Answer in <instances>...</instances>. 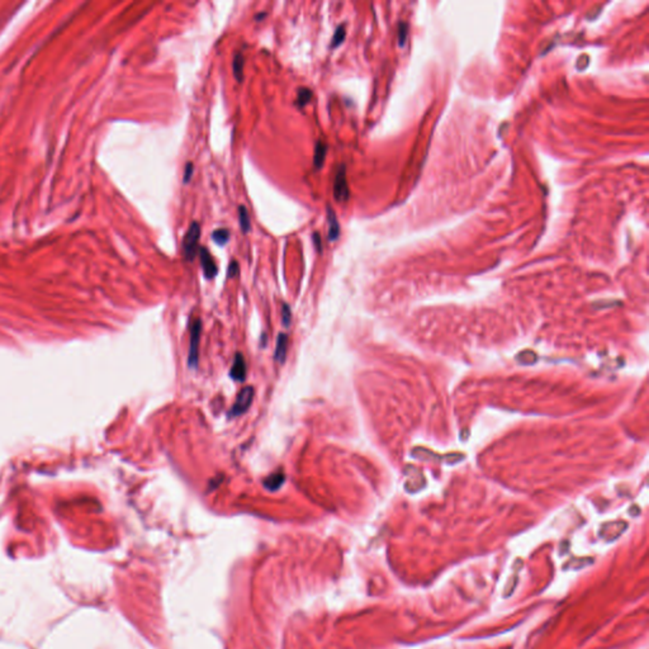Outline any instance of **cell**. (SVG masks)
Instances as JSON below:
<instances>
[{
    "mask_svg": "<svg viewBox=\"0 0 649 649\" xmlns=\"http://www.w3.org/2000/svg\"><path fill=\"white\" fill-rule=\"evenodd\" d=\"M312 98H314V91H312L310 88L302 86V88L298 89L297 91V99H296V103H297L298 107L303 108L307 104H310Z\"/></svg>",
    "mask_w": 649,
    "mask_h": 649,
    "instance_id": "12",
    "label": "cell"
},
{
    "mask_svg": "<svg viewBox=\"0 0 649 649\" xmlns=\"http://www.w3.org/2000/svg\"><path fill=\"white\" fill-rule=\"evenodd\" d=\"M239 222H240V227H241V231L244 234H248L250 232L251 230V220L250 216H249L248 209H246L245 206H240L239 207Z\"/></svg>",
    "mask_w": 649,
    "mask_h": 649,
    "instance_id": "13",
    "label": "cell"
},
{
    "mask_svg": "<svg viewBox=\"0 0 649 649\" xmlns=\"http://www.w3.org/2000/svg\"><path fill=\"white\" fill-rule=\"evenodd\" d=\"M202 335V321L194 319L189 326V352H188V365L192 369L198 366L199 361V344Z\"/></svg>",
    "mask_w": 649,
    "mask_h": 649,
    "instance_id": "1",
    "label": "cell"
},
{
    "mask_svg": "<svg viewBox=\"0 0 649 649\" xmlns=\"http://www.w3.org/2000/svg\"><path fill=\"white\" fill-rule=\"evenodd\" d=\"M284 481H286V474H284L282 470L281 472L278 470V472L270 474L268 478L264 479V487L267 488V490L274 492V491L279 490V488L283 486Z\"/></svg>",
    "mask_w": 649,
    "mask_h": 649,
    "instance_id": "9",
    "label": "cell"
},
{
    "mask_svg": "<svg viewBox=\"0 0 649 649\" xmlns=\"http://www.w3.org/2000/svg\"><path fill=\"white\" fill-rule=\"evenodd\" d=\"M240 272V265L236 260H232L231 264L229 265V269H227V277L229 278H235L236 275H239Z\"/></svg>",
    "mask_w": 649,
    "mask_h": 649,
    "instance_id": "20",
    "label": "cell"
},
{
    "mask_svg": "<svg viewBox=\"0 0 649 649\" xmlns=\"http://www.w3.org/2000/svg\"><path fill=\"white\" fill-rule=\"evenodd\" d=\"M265 15H267V13H260V14H256V15H255V19H259V20H260V19H263V18H264V17H265Z\"/></svg>",
    "mask_w": 649,
    "mask_h": 649,
    "instance_id": "22",
    "label": "cell"
},
{
    "mask_svg": "<svg viewBox=\"0 0 649 649\" xmlns=\"http://www.w3.org/2000/svg\"><path fill=\"white\" fill-rule=\"evenodd\" d=\"M537 358H538L537 354H535L534 351H530V350H528V351L520 352V354H519L516 356V359L519 360V363L525 364V365H530V364H534L535 361H537Z\"/></svg>",
    "mask_w": 649,
    "mask_h": 649,
    "instance_id": "16",
    "label": "cell"
},
{
    "mask_svg": "<svg viewBox=\"0 0 649 649\" xmlns=\"http://www.w3.org/2000/svg\"><path fill=\"white\" fill-rule=\"evenodd\" d=\"M327 155V145L322 141H317L314 154V165L316 169H321L324 166V159Z\"/></svg>",
    "mask_w": 649,
    "mask_h": 649,
    "instance_id": "10",
    "label": "cell"
},
{
    "mask_svg": "<svg viewBox=\"0 0 649 649\" xmlns=\"http://www.w3.org/2000/svg\"><path fill=\"white\" fill-rule=\"evenodd\" d=\"M407 38V24L406 23H399L398 25V41L401 46H403L404 41Z\"/></svg>",
    "mask_w": 649,
    "mask_h": 649,
    "instance_id": "18",
    "label": "cell"
},
{
    "mask_svg": "<svg viewBox=\"0 0 649 649\" xmlns=\"http://www.w3.org/2000/svg\"><path fill=\"white\" fill-rule=\"evenodd\" d=\"M333 197L338 203H345V202L349 201L350 190L349 185H347L345 165L340 166L337 173H336L335 182H333Z\"/></svg>",
    "mask_w": 649,
    "mask_h": 649,
    "instance_id": "3",
    "label": "cell"
},
{
    "mask_svg": "<svg viewBox=\"0 0 649 649\" xmlns=\"http://www.w3.org/2000/svg\"><path fill=\"white\" fill-rule=\"evenodd\" d=\"M199 239H201V225L198 222H192L189 226L184 239H183V250L187 260L193 262L199 251Z\"/></svg>",
    "mask_w": 649,
    "mask_h": 649,
    "instance_id": "2",
    "label": "cell"
},
{
    "mask_svg": "<svg viewBox=\"0 0 649 649\" xmlns=\"http://www.w3.org/2000/svg\"><path fill=\"white\" fill-rule=\"evenodd\" d=\"M254 399V388L253 387H245L242 389L241 392L237 396L236 402L232 406L231 411H230V417H237V416H241L246 412V411L250 408L251 403H253Z\"/></svg>",
    "mask_w": 649,
    "mask_h": 649,
    "instance_id": "4",
    "label": "cell"
},
{
    "mask_svg": "<svg viewBox=\"0 0 649 649\" xmlns=\"http://www.w3.org/2000/svg\"><path fill=\"white\" fill-rule=\"evenodd\" d=\"M193 171H194V165H193L192 162H187V165H185L184 169V178H183V183L184 184H188L190 182L193 176Z\"/></svg>",
    "mask_w": 649,
    "mask_h": 649,
    "instance_id": "19",
    "label": "cell"
},
{
    "mask_svg": "<svg viewBox=\"0 0 649 649\" xmlns=\"http://www.w3.org/2000/svg\"><path fill=\"white\" fill-rule=\"evenodd\" d=\"M198 255H199V260H201V265L202 268H203L204 277H206L207 279L215 278L218 273V268L217 265H216L215 259L212 258L211 253H209L206 248H199Z\"/></svg>",
    "mask_w": 649,
    "mask_h": 649,
    "instance_id": "5",
    "label": "cell"
},
{
    "mask_svg": "<svg viewBox=\"0 0 649 649\" xmlns=\"http://www.w3.org/2000/svg\"><path fill=\"white\" fill-rule=\"evenodd\" d=\"M327 220H328V240L331 242L336 241L340 237V225H338L336 213L330 206H327Z\"/></svg>",
    "mask_w": 649,
    "mask_h": 649,
    "instance_id": "7",
    "label": "cell"
},
{
    "mask_svg": "<svg viewBox=\"0 0 649 649\" xmlns=\"http://www.w3.org/2000/svg\"><path fill=\"white\" fill-rule=\"evenodd\" d=\"M291 320H292V312H291V307H289L287 303H283L282 306V322H283V326L286 327H289V324H291Z\"/></svg>",
    "mask_w": 649,
    "mask_h": 649,
    "instance_id": "17",
    "label": "cell"
},
{
    "mask_svg": "<svg viewBox=\"0 0 649 649\" xmlns=\"http://www.w3.org/2000/svg\"><path fill=\"white\" fill-rule=\"evenodd\" d=\"M287 349H288V336L287 333L282 332L278 335L277 338V346H275L274 358L278 363L283 364L287 358Z\"/></svg>",
    "mask_w": 649,
    "mask_h": 649,
    "instance_id": "8",
    "label": "cell"
},
{
    "mask_svg": "<svg viewBox=\"0 0 649 649\" xmlns=\"http://www.w3.org/2000/svg\"><path fill=\"white\" fill-rule=\"evenodd\" d=\"M230 375H231L232 379L237 380V382H244L246 379L248 368H246L245 359H244V355L241 352H237L235 355V361L231 368V371H230Z\"/></svg>",
    "mask_w": 649,
    "mask_h": 649,
    "instance_id": "6",
    "label": "cell"
},
{
    "mask_svg": "<svg viewBox=\"0 0 649 649\" xmlns=\"http://www.w3.org/2000/svg\"><path fill=\"white\" fill-rule=\"evenodd\" d=\"M345 36H346V28H345V24H340L337 28H336L335 33H333L332 41H331V48H336L340 44L344 42Z\"/></svg>",
    "mask_w": 649,
    "mask_h": 649,
    "instance_id": "15",
    "label": "cell"
},
{
    "mask_svg": "<svg viewBox=\"0 0 649 649\" xmlns=\"http://www.w3.org/2000/svg\"><path fill=\"white\" fill-rule=\"evenodd\" d=\"M212 240L217 245L223 246L230 240V231L227 229H218L212 232Z\"/></svg>",
    "mask_w": 649,
    "mask_h": 649,
    "instance_id": "14",
    "label": "cell"
},
{
    "mask_svg": "<svg viewBox=\"0 0 649 649\" xmlns=\"http://www.w3.org/2000/svg\"><path fill=\"white\" fill-rule=\"evenodd\" d=\"M244 65H245L244 55L241 52H237L234 57V62H232V71H234L235 79L239 83H242V80H244Z\"/></svg>",
    "mask_w": 649,
    "mask_h": 649,
    "instance_id": "11",
    "label": "cell"
},
{
    "mask_svg": "<svg viewBox=\"0 0 649 649\" xmlns=\"http://www.w3.org/2000/svg\"><path fill=\"white\" fill-rule=\"evenodd\" d=\"M312 241H314L315 246H316V250L319 251L320 254H321L322 253V239H321V236H320L319 232H314V235H312Z\"/></svg>",
    "mask_w": 649,
    "mask_h": 649,
    "instance_id": "21",
    "label": "cell"
}]
</instances>
